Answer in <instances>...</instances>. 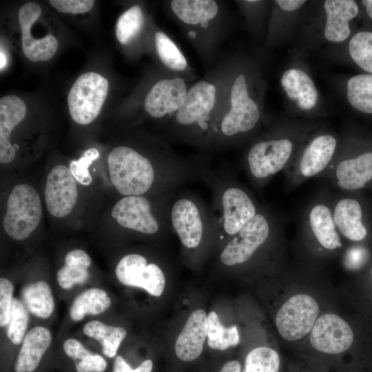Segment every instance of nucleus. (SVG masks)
Returning a JSON list of instances; mask_svg holds the SVG:
<instances>
[{
  "label": "nucleus",
  "instance_id": "obj_3",
  "mask_svg": "<svg viewBox=\"0 0 372 372\" xmlns=\"http://www.w3.org/2000/svg\"><path fill=\"white\" fill-rule=\"evenodd\" d=\"M247 62L233 56L229 78L213 133L234 137L252 131L261 118L259 99L254 93L253 74Z\"/></svg>",
  "mask_w": 372,
  "mask_h": 372
},
{
  "label": "nucleus",
  "instance_id": "obj_23",
  "mask_svg": "<svg viewBox=\"0 0 372 372\" xmlns=\"http://www.w3.org/2000/svg\"><path fill=\"white\" fill-rule=\"evenodd\" d=\"M152 41L156 56L161 67L192 81H195L194 70L180 48L169 34L156 28L153 34Z\"/></svg>",
  "mask_w": 372,
  "mask_h": 372
},
{
  "label": "nucleus",
  "instance_id": "obj_8",
  "mask_svg": "<svg viewBox=\"0 0 372 372\" xmlns=\"http://www.w3.org/2000/svg\"><path fill=\"white\" fill-rule=\"evenodd\" d=\"M319 311V305L314 298L306 293L295 294L289 298L278 311L276 327L285 340H299L310 333Z\"/></svg>",
  "mask_w": 372,
  "mask_h": 372
},
{
  "label": "nucleus",
  "instance_id": "obj_44",
  "mask_svg": "<svg viewBox=\"0 0 372 372\" xmlns=\"http://www.w3.org/2000/svg\"><path fill=\"white\" fill-rule=\"evenodd\" d=\"M242 364L237 360L227 362L221 368L220 372H242Z\"/></svg>",
  "mask_w": 372,
  "mask_h": 372
},
{
  "label": "nucleus",
  "instance_id": "obj_47",
  "mask_svg": "<svg viewBox=\"0 0 372 372\" xmlns=\"http://www.w3.org/2000/svg\"><path fill=\"white\" fill-rule=\"evenodd\" d=\"M371 277H372V267H371Z\"/></svg>",
  "mask_w": 372,
  "mask_h": 372
},
{
  "label": "nucleus",
  "instance_id": "obj_36",
  "mask_svg": "<svg viewBox=\"0 0 372 372\" xmlns=\"http://www.w3.org/2000/svg\"><path fill=\"white\" fill-rule=\"evenodd\" d=\"M349 51L354 62L372 74V32L355 34L349 42Z\"/></svg>",
  "mask_w": 372,
  "mask_h": 372
},
{
  "label": "nucleus",
  "instance_id": "obj_26",
  "mask_svg": "<svg viewBox=\"0 0 372 372\" xmlns=\"http://www.w3.org/2000/svg\"><path fill=\"white\" fill-rule=\"evenodd\" d=\"M281 85L287 96L300 109L308 111L313 109L318 101V93L311 78L300 69L286 70L281 77Z\"/></svg>",
  "mask_w": 372,
  "mask_h": 372
},
{
  "label": "nucleus",
  "instance_id": "obj_1",
  "mask_svg": "<svg viewBox=\"0 0 372 372\" xmlns=\"http://www.w3.org/2000/svg\"><path fill=\"white\" fill-rule=\"evenodd\" d=\"M165 10L203 66L207 70L211 69L234 26L227 3L220 0H169Z\"/></svg>",
  "mask_w": 372,
  "mask_h": 372
},
{
  "label": "nucleus",
  "instance_id": "obj_16",
  "mask_svg": "<svg viewBox=\"0 0 372 372\" xmlns=\"http://www.w3.org/2000/svg\"><path fill=\"white\" fill-rule=\"evenodd\" d=\"M41 12L37 3L28 2L20 8L18 13L23 52L26 58L33 62L51 59L59 45L56 39L52 34H49L41 39L32 37L31 28L41 16Z\"/></svg>",
  "mask_w": 372,
  "mask_h": 372
},
{
  "label": "nucleus",
  "instance_id": "obj_12",
  "mask_svg": "<svg viewBox=\"0 0 372 372\" xmlns=\"http://www.w3.org/2000/svg\"><path fill=\"white\" fill-rule=\"evenodd\" d=\"M115 273L118 280L124 285L143 288L156 297L164 291L163 272L158 265L147 264L146 258L141 255L131 254L123 257L116 265Z\"/></svg>",
  "mask_w": 372,
  "mask_h": 372
},
{
  "label": "nucleus",
  "instance_id": "obj_31",
  "mask_svg": "<svg viewBox=\"0 0 372 372\" xmlns=\"http://www.w3.org/2000/svg\"><path fill=\"white\" fill-rule=\"evenodd\" d=\"M146 22V16L139 4L127 8L119 17L116 26V37L123 45H128L141 34Z\"/></svg>",
  "mask_w": 372,
  "mask_h": 372
},
{
  "label": "nucleus",
  "instance_id": "obj_2",
  "mask_svg": "<svg viewBox=\"0 0 372 372\" xmlns=\"http://www.w3.org/2000/svg\"><path fill=\"white\" fill-rule=\"evenodd\" d=\"M232 65L223 51L216 63L189 87L183 105L167 120L179 129L213 134Z\"/></svg>",
  "mask_w": 372,
  "mask_h": 372
},
{
  "label": "nucleus",
  "instance_id": "obj_15",
  "mask_svg": "<svg viewBox=\"0 0 372 372\" xmlns=\"http://www.w3.org/2000/svg\"><path fill=\"white\" fill-rule=\"evenodd\" d=\"M326 174L340 191L353 192L362 189L372 180V152L333 161Z\"/></svg>",
  "mask_w": 372,
  "mask_h": 372
},
{
  "label": "nucleus",
  "instance_id": "obj_32",
  "mask_svg": "<svg viewBox=\"0 0 372 372\" xmlns=\"http://www.w3.org/2000/svg\"><path fill=\"white\" fill-rule=\"evenodd\" d=\"M63 347L66 355L74 360L76 372H104L107 368V362L101 355L92 353L76 339L66 340Z\"/></svg>",
  "mask_w": 372,
  "mask_h": 372
},
{
  "label": "nucleus",
  "instance_id": "obj_6",
  "mask_svg": "<svg viewBox=\"0 0 372 372\" xmlns=\"http://www.w3.org/2000/svg\"><path fill=\"white\" fill-rule=\"evenodd\" d=\"M338 140L331 134L315 136L285 170L289 185L296 187L326 174L335 158Z\"/></svg>",
  "mask_w": 372,
  "mask_h": 372
},
{
  "label": "nucleus",
  "instance_id": "obj_10",
  "mask_svg": "<svg viewBox=\"0 0 372 372\" xmlns=\"http://www.w3.org/2000/svg\"><path fill=\"white\" fill-rule=\"evenodd\" d=\"M309 341L318 353L338 360L347 351L353 342V333L350 325L339 316L327 313L318 318L310 332Z\"/></svg>",
  "mask_w": 372,
  "mask_h": 372
},
{
  "label": "nucleus",
  "instance_id": "obj_11",
  "mask_svg": "<svg viewBox=\"0 0 372 372\" xmlns=\"http://www.w3.org/2000/svg\"><path fill=\"white\" fill-rule=\"evenodd\" d=\"M270 231L267 218L257 213L225 247L220 254L222 262L228 266L245 262L267 241Z\"/></svg>",
  "mask_w": 372,
  "mask_h": 372
},
{
  "label": "nucleus",
  "instance_id": "obj_17",
  "mask_svg": "<svg viewBox=\"0 0 372 372\" xmlns=\"http://www.w3.org/2000/svg\"><path fill=\"white\" fill-rule=\"evenodd\" d=\"M112 216L119 225L141 233L152 234L158 230L150 203L141 196H125L118 200L112 209Z\"/></svg>",
  "mask_w": 372,
  "mask_h": 372
},
{
  "label": "nucleus",
  "instance_id": "obj_42",
  "mask_svg": "<svg viewBox=\"0 0 372 372\" xmlns=\"http://www.w3.org/2000/svg\"><path fill=\"white\" fill-rule=\"evenodd\" d=\"M368 252L365 248L362 247H352L346 254V265L351 269H357L364 264Z\"/></svg>",
  "mask_w": 372,
  "mask_h": 372
},
{
  "label": "nucleus",
  "instance_id": "obj_21",
  "mask_svg": "<svg viewBox=\"0 0 372 372\" xmlns=\"http://www.w3.org/2000/svg\"><path fill=\"white\" fill-rule=\"evenodd\" d=\"M224 229L229 235L237 234L257 214L248 194L237 187L227 189L223 194Z\"/></svg>",
  "mask_w": 372,
  "mask_h": 372
},
{
  "label": "nucleus",
  "instance_id": "obj_35",
  "mask_svg": "<svg viewBox=\"0 0 372 372\" xmlns=\"http://www.w3.org/2000/svg\"><path fill=\"white\" fill-rule=\"evenodd\" d=\"M278 353L268 347H258L245 356L242 372H280Z\"/></svg>",
  "mask_w": 372,
  "mask_h": 372
},
{
  "label": "nucleus",
  "instance_id": "obj_33",
  "mask_svg": "<svg viewBox=\"0 0 372 372\" xmlns=\"http://www.w3.org/2000/svg\"><path fill=\"white\" fill-rule=\"evenodd\" d=\"M240 341L236 326L225 327L218 314L211 311L207 315V344L213 349L224 351L236 347Z\"/></svg>",
  "mask_w": 372,
  "mask_h": 372
},
{
  "label": "nucleus",
  "instance_id": "obj_37",
  "mask_svg": "<svg viewBox=\"0 0 372 372\" xmlns=\"http://www.w3.org/2000/svg\"><path fill=\"white\" fill-rule=\"evenodd\" d=\"M28 322V313L24 304L16 298L12 299L7 336L15 345L23 342Z\"/></svg>",
  "mask_w": 372,
  "mask_h": 372
},
{
  "label": "nucleus",
  "instance_id": "obj_45",
  "mask_svg": "<svg viewBox=\"0 0 372 372\" xmlns=\"http://www.w3.org/2000/svg\"><path fill=\"white\" fill-rule=\"evenodd\" d=\"M362 3L365 6L368 15L372 19V0H364Z\"/></svg>",
  "mask_w": 372,
  "mask_h": 372
},
{
  "label": "nucleus",
  "instance_id": "obj_34",
  "mask_svg": "<svg viewBox=\"0 0 372 372\" xmlns=\"http://www.w3.org/2000/svg\"><path fill=\"white\" fill-rule=\"evenodd\" d=\"M347 96L351 105L360 112L372 114V74H358L347 82Z\"/></svg>",
  "mask_w": 372,
  "mask_h": 372
},
{
  "label": "nucleus",
  "instance_id": "obj_29",
  "mask_svg": "<svg viewBox=\"0 0 372 372\" xmlns=\"http://www.w3.org/2000/svg\"><path fill=\"white\" fill-rule=\"evenodd\" d=\"M83 331L86 335L101 343L103 355L109 358L116 356L120 344L127 335L125 329L107 325L99 320L86 323Z\"/></svg>",
  "mask_w": 372,
  "mask_h": 372
},
{
  "label": "nucleus",
  "instance_id": "obj_7",
  "mask_svg": "<svg viewBox=\"0 0 372 372\" xmlns=\"http://www.w3.org/2000/svg\"><path fill=\"white\" fill-rule=\"evenodd\" d=\"M108 89V81L96 72H86L79 76L68 96L72 118L81 125L94 121L101 110Z\"/></svg>",
  "mask_w": 372,
  "mask_h": 372
},
{
  "label": "nucleus",
  "instance_id": "obj_14",
  "mask_svg": "<svg viewBox=\"0 0 372 372\" xmlns=\"http://www.w3.org/2000/svg\"><path fill=\"white\" fill-rule=\"evenodd\" d=\"M302 225L307 234L324 249L335 251L342 247L341 235L335 226L332 203L324 198L311 202L306 209Z\"/></svg>",
  "mask_w": 372,
  "mask_h": 372
},
{
  "label": "nucleus",
  "instance_id": "obj_41",
  "mask_svg": "<svg viewBox=\"0 0 372 372\" xmlns=\"http://www.w3.org/2000/svg\"><path fill=\"white\" fill-rule=\"evenodd\" d=\"M152 369L153 362L150 359L143 361L137 367L132 369L121 355H116L112 372H152Z\"/></svg>",
  "mask_w": 372,
  "mask_h": 372
},
{
  "label": "nucleus",
  "instance_id": "obj_24",
  "mask_svg": "<svg viewBox=\"0 0 372 372\" xmlns=\"http://www.w3.org/2000/svg\"><path fill=\"white\" fill-rule=\"evenodd\" d=\"M172 225L182 243L187 248L197 247L203 236V223L196 205L187 199L176 202L172 211Z\"/></svg>",
  "mask_w": 372,
  "mask_h": 372
},
{
  "label": "nucleus",
  "instance_id": "obj_48",
  "mask_svg": "<svg viewBox=\"0 0 372 372\" xmlns=\"http://www.w3.org/2000/svg\"><path fill=\"white\" fill-rule=\"evenodd\" d=\"M320 372H323V371H320Z\"/></svg>",
  "mask_w": 372,
  "mask_h": 372
},
{
  "label": "nucleus",
  "instance_id": "obj_5",
  "mask_svg": "<svg viewBox=\"0 0 372 372\" xmlns=\"http://www.w3.org/2000/svg\"><path fill=\"white\" fill-rule=\"evenodd\" d=\"M42 217V205L37 192L30 185L19 184L10 193L3 220L8 236L16 240L28 238Z\"/></svg>",
  "mask_w": 372,
  "mask_h": 372
},
{
  "label": "nucleus",
  "instance_id": "obj_22",
  "mask_svg": "<svg viewBox=\"0 0 372 372\" xmlns=\"http://www.w3.org/2000/svg\"><path fill=\"white\" fill-rule=\"evenodd\" d=\"M326 23L324 35L330 42L340 43L351 34L349 21L358 14V6L353 0H326L324 3Z\"/></svg>",
  "mask_w": 372,
  "mask_h": 372
},
{
  "label": "nucleus",
  "instance_id": "obj_39",
  "mask_svg": "<svg viewBox=\"0 0 372 372\" xmlns=\"http://www.w3.org/2000/svg\"><path fill=\"white\" fill-rule=\"evenodd\" d=\"M14 287L7 278L0 279V325H8L10 319V307L12 302Z\"/></svg>",
  "mask_w": 372,
  "mask_h": 372
},
{
  "label": "nucleus",
  "instance_id": "obj_18",
  "mask_svg": "<svg viewBox=\"0 0 372 372\" xmlns=\"http://www.w3.org/2000/svg\"><path fill=\"white\" fill-rule=\"evenodd\" d=\"M207 337V316L203 309L194 311L187 318L174 345L176 357L183 362L197 359Z\"/></svg>",
  "mask_w": 372,
  "mask_h": 372
},
{
  "label": "nucleus",
  "instance_id": "obj_9",
  "mask_svg": "<svg viewBox=\"0 0 372 372\" xmlns=\"http://www.w3.org/2000/svg\"><path fill=\"white\" fill-rule=\"evenodd\" d=\"M295 144L288 136L261 140L249 149L247 161L252 176L265 180L285 170L294 158Z\"/></svg>",
  "mask_w": 372,
  "mask_h": 372
},
{
  "label": "nucleus",
  "instance_id": "obj_46",
  "mask_svg": "<svg viewBox=\"0 0 372 372\" xmlns=\"http://www.w3.org/2000/svg\"><path fill=\"white\" fill-rule=\"evenodd\" d=\"M0 68L1 70H2L5 65H6V63H7V59L6 57V55L5 54L3 53V52H2V50H1V53H0Z\"/></svg>",
  "mask_w": 372,
  "mask_h": 372
},
{
  "label": "nucleus",
  "instance_id": "obj_4",
  "mask_svg": "<svg viewBox=\"0 0 372 372\" xmlns=\"http://www.w3.org/2000/svg\"><path fill=\"white\" fill-rule=\"evenodd\" d=\"M107 167L112 183L125 196H141L154 181V169L149 159L128 146H117L111 150Z\"/></svg>",
  "mask_w": 372,
  "mask_h": 372
},
{
  "label": "nucleus",
  "instance_id": "obj_38",
  "mask_svg": "<svg viewBox=\"0 0 372 372\" xmlns=\"http://www.w3.org/2000/svg\"><path fill=\"white\" fill-rule=\"evenodd\" d=\"M99 152L96 148L87 149L79 160L72 161L69 169L75 180L83 185H90L92 178L89 171L92 163L98 158Z\"/></svg>",
  "mask_w": 372,
  "mask_h": 372
},
{
  "label": "nucleus",
  "instance_id": "obj_19",
  "mask_svg": "<svg viewBox=\"0 0 372 372\" xmlns=\"http://www.w3.org/2000/svg\"><path fill=\"white\" fill-rule=\"evenodd\" d=\"M25 102L16 95L3 96L0 99V162L9 163L16 156V148L11 143L10 135L25 118Z\"/></svg>",
  "mask_w": 372,
  "mask_h": 372
},
{
  "label": "nucleus",
  "instance_id": "obj_13",
  "mask_svg": "<svg viewBox=\"0 0 372 372\" xmlns=\"http://www.w3.org/2000/svg\"><path fill=\"white\" fill-rule=\"evenodd\" d=\"M45 202L50 214L56 218L68 216L78 198V189L69 167L57 165L51 169L46 178Z\"/></svg>",
  "mask_w": 372,
  "mask_h": 372
},
{
  "label": "nucleus",
  "instance_id": "obj_40",
  "mask_svg": "<svg viewBox=\"0 0 372 372\" xmlns=\"http://www.w3.org/2000/svg\"><path fill=\"white\" fill-rule=\"evenodd\" d=\"M49 3L59 12L71 14L87 12L94 5L93 0H50Z\"/></svg>",
  "mask_w": 372,
  "mask_h": 372
},
{
  "label": "nucleus",
  "instance_id": "obj_25",
  "mask_svg": "<svg viewBox=\"0 0 372 372\" xmlns=\"http://www.w3.org/2000/svg\"><path fill=\"white\" fill-rule=\"evenodd\" d=\"M52 342L50 331L43 327L30 329L22 342L15 360V372H34Z\"/></svg>",
  "mask_w": 372,
  "mask_h": 372
},
{
  "label": "nucleus",
  "instance_id": "obj_30",
  "mask_svg": "<svg viewBox=\"0 0 372 372\" xmlns=\"http://www.w3.org/2000/svg\"><path fill=\"white\" fill-rule=\"evenodd\" d=\"M22 297L29 311L39 318H49L54 311L51 289L45 281L26 285L22 290Z\"/></svg>",
  "mask_w": 372,
  "mask_h": 372
},
{
  "label": "nucleus",
  "instance_id": "obj_20",
  "mask_svg": "<svg viewBox=\"0 0 372 372\" xmlns=\"http://www.w3.org/2000/svg\"><path fill=\"white\" fill-rule=\"evenodd\" d=\"M333 220L340 234L349 240H363L368 231L363 223V211L360 202L342 196L332 203Z\"/></svg>",
  "mask_w": 372,
  "mask_h": 372
},
{
  "label": "nucleus",
  "instance_id": "obj_43",
  "mask_svg": "<svg viewBox=\"0 0 372 372\" xmlns=\"http://www.w3.org/2000/svg\"><path fill=\"white\" fill-rule=\"evenodd\" d=\"M307 1L304 0H276L274 3L281 10L287 12H293L302 7Z\"/></svg>",
  "mask_w": 372,
  "mask_h": 372
},
{
  "label": "nucleus",
  "instance_id": "obj_27",
  "mask_svg": "<svg viewBox=\"0 0 372 372\" xmlns=\"http://www.w3.org/2000/svg\"><path fill=\"white\" fill-rule=\"evenodd\" d=\"M92 260L83 250L74 249L65 257V265L56 273V280L60 287L70 289L76 284H83L89 278L88 268Z\"/></svg>",
  "mask_w": 372,
  "mask_h": 372
},
{
  "label": "nucleus",
  "instance_id": "obj_28",
  "mask_svg": "<svg viewBox=\"0 0 372 372\" xmlns=\"http://www.w3.org/2000/svg\"><path fill=\"white\" fill-rule=\"evenodd\" d=\"M111 304V299L105 291L92 288L79 294L70 308V318L78 322L86 315H99L106 311Z\"/></svg>",
  "mask_w": 372,
  "mask_h": 372
}]
</instances>
